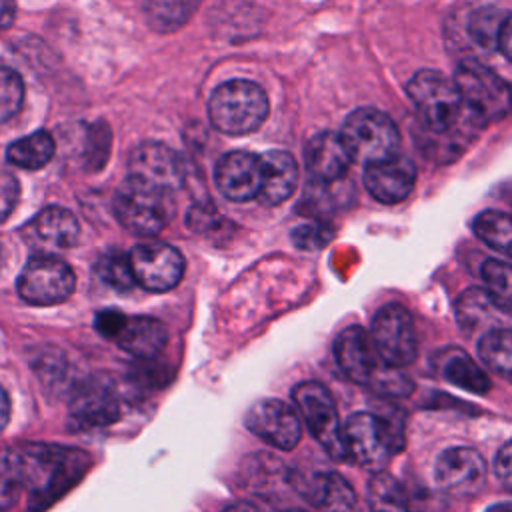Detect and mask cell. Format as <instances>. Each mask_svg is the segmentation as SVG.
<instances>
[{
  "instance_id": "6da1fadb",
  "label": "cell",
  "mask_w": 512,
  "mask_h": 512,
  "mask_svg": "<svg viewBox=\"0 0 512 512\" xmlns=\"http://www.w3.org/2000/svg\"><path fill=\"white\" fill-rule=\"evenodd\" d=\"M16 454L22 488L28 490V504L34 512L44 510L68 492L90 466L86 452L58 444L26 442L16 448Z\"/></svg>"
},
{
  "instance_id": "7a4b0ae2",
  "label": "cell",
  "mask_w": 512,
  "mask_h": 512,
  "mask_svg": "<svg viewBox=\"0 0 512 512\" xmlns=\"http://www.w3.org/2000/svg\"><path fill=\"white\" fill-rule=\"evenodd\" d=\"M346 458L368 472H380L402 448V424L384 410L356 412L342 426Z\"/></svg>"
},
{
  "instance_id": "3957f363",
  "label": "cell",
  "mask_w": 512,
  "mask_h": 512,
  "mask_svg": "<svg viewBox=\"0 0 512 512\" xmlns=\"http://www.w3.org/2000/svg\"><path fill=\"white\" fill-rule=\"evenodd\" d=\"M212 126L228 136L254 132L268 116L266 92L250 80H228L220 84L208 102Z\"/></svg>"
},
{
  "instance_id": "277c9868",
  "label": "cell",
  "mask_w": 512,
  "mask_h": 512,
  "mask_svg": "<svg viewBox=\"0 0 512 512\" xmlns=\"http://www.w3.org/2000/svg\"><path fill=\"white\" fill-rule=\"evenodd\" d=\"M454 82L460 90L464 112L478 126L496 122L512 110V86L478 60H464Z\"/></svg>"
},
{
  "instance_id": "5b68a950",
  "label": "cell",
  "mask_w": 512,
  "mask_h": 512,
  "mask_svg": "<svg viewBox=\"0 0 512 512\" xmlns=\"http://www.w3.org/2000/svg\"><path fill=\"white\" fill-rule=\"evenodd\" d=\"M112 210L122 228L136 236H154L170 222V192L130 178L114 194Z\"/></svg>"
},
{
  "instance_id": "8992f818",
  "label": "cell",
  "mask_w": 512,
  "mask_h": 512,
  "mask_svg": "<svg viewBox=\"0 0 512 512\" xmlns=\"http://www.w3.org/2000/svg\"><path fill=\"white\" fill-rule=\"evenodd\" d=\"M406 92L420 120L432 132L444 134L452 130L460 120V112H464L462 96L456 82L448 80L436 70L416 72L410 78Z\"/></svg>"
},
{
  "instance_id": "52a82bcc",
  "label": "cell",
  "mask_w": 512,
  "mask_h": 512,
  "mask_svg": "<svg viewBox=\"0 0 512 512\" xmlns=\"http://www.w3.org/2000/svg\"><path fill=\"white\" fill-rule=\"evenodd\" d=\"M340 136L352 160L372 164L398 154L400 134L392 118L376 108H358L342 124Z\"/></svg>"
},
{
  "instance_id": "ba28073f",
  "label": "cell",
  "mask_w": 512,
  "mask_h": 512,
  "mask_svg": "<svg viewBox=\"0 0 512 512\" xmlns=\"http://www.w3.org/2000/svg\"><path fill=\"white\" fill-rule=\"evenodd\" d=\"M94 328L100 336L112 340L118 348L138 360L158 356L168 340L166 326L150 316H126L118 310H100L94 316Z\"/></svg>"
},
{
  "instance_id": "9c48e42d",
  "label": "cell",
  "mask_w": 512,
  "mask_h": 512,
  "mask_svg": "<svg viewBox=\"0 0 512 512\" xmlns=\"http://www.w3.org/2000/svg\"><path fill=\"white\" fill-rule=\"evenodd\" d=\"M74 288L76 278L72 268L52 254L32 256L16 280L20 298L32 306L60 304L74 292Z\"/></svg>"
},
{
  "instance_id": "30bf717a",
  "label": "cell",
  "mask_w": 512,
  "mask_h": 512,
  "mask_svg": "<svg viewBox=\"0 0 512 512\" xmlns=\"http://www.w3.org/2000/svg\"><path fill=\"white\" fill-rule=\"evenodd\" d=\"M292 398L308 430L320 442V446L334 460H346L342 426L338 420L336 404L326 386L312 380L300 382L298 386H294Z\"/></svg>"
},
{
  "instance_id": "8fae6325",
  "label": "cell",
  "mask_w": 512,
  "mask_h": 512,
  "mask_svg": "<svg viewBox=\"0 0 512 512\" xmlns=\"http://www.w3.org/2000/svg\"><path fill=\"white\" fill-rule=\"evenodd\" d=\"M378 358L392 368L408 366L416 358V334L410 312L400 304L382 306L370 328Z\"/></svg>"
},
{
  "instance_id": "7c38bea8",
  "label": "cell",
  "mask_w": 512,
  "mask_h": 512,
  "mask_svg": "<svg viewBox=\"0 0 512 512\" xmlns=\"http://www.w3.org/2000/svg\"><path fill=\"white\" fill-rule=\"evenodd\" d=\"M128 256L136 284L150 292L172 290L184 274L182 254L174 246L160 240L140 242L130 250Z\"/></svg>"
},
{
  "instance_id": "4fadbf2b",
  "label": "cell",
  "mask_w": 512,
  "mask_h": 512,
  "mask_svg": "<svg viewBox=\"0 0 512 512\" xmlns=\"http://www.w3.org/2000/svg\"><path fill=\"white\" fill-rule=\"evenodd\" d=\"M70 418L78 428L92 430L114 424L122 416L120 396L108 378L82 380L70 398Z\"/></svg>"
},
{
  "instance_id": "5bb4252c",
  "label": "cell",
  "mask_w": 512,
  "mask_h": 512,
  "mask_svg": "<svg viewBox=\"0 0 512 512\" xmlns=\"http://www.w3.org/2000/svg\"><path fill=\"white\" fill-rule=\"evenodd\" d=\"M246 428L278 450H292L302 436L294 408L276 398H262L246 412Z\"/></svg>"
},
{
  "instance_id": "9a60e30c",
  "label": "cell",
  "mask_w": 512,
  "mask_h": 512,
  "mask_svg": "<svg viewBox=\"0 0 512 512\" xmlns=\"http://www.w3.org/2000/svg\"><path fill=\"white\" fill-rule=\"evenodd\" d=\"M128 172L130 178L170 194L182 186L186 176L180 154L162 142L140 144L130 156Z\"/></svg>"
},
{
  "instance_id": "2e32d148",
  "label": "cell",
  "mask_w": 512,
  "mask_h": 512,
  "mask_svg": "<svg viewBox=\"0 0 512 512\" xmlns=\"http://www.w3.org/2000/svg\"><path fill=\"white\" fill-rule=\"evenodd\" d=\"M436 482L456 498L474 496L486 480V462L474 448L456 446L440 454L434 466Z\"/></svg>"
},
{
  "instance_id": "e0dca14e",
  "label": "cell",
  "mask_w": 512,
  "mask_h": 512,
  "mask_svg": "<svg viewBox=\"0 0 512 512\" xmlns=\"http://www.w3.org/2000/svg\"><path fill=\"white\" fill-rule=\"evenodd\" d=\"M216 188L232 202L258 198L262 186V158L246 150L224 154L214 168Z\"/></svg>"
},
{
  "instance_id": "ac0fdd59",
  "label": "cell",
  "mask_w": 512,
  "mask_h": 512,
  "mask_svg": "<svg viewBox=\"0 0 512 512\" xmlns=\"http://www.w3.org/2000/svg\"><path fill=\"white\" fill-rule=\"evenodd\" d=\"M416 184L414 164L400 154L366 164L364 186L366 190L384 204L402 202Z\"/></svg>"
},
{
  "instance_id": "d6986e66",
  "label": "cell",
  "mask_w": 512,
  "mask_h": 512,
  "mask_svg": "<svg viewBox=\"0 0 512 512\" xmlns=\"http://www.w3.org/2000/svg\"><path fill=\"white\" fill-rule=\"evenodd\" d=\"M376 350L370 334L360 326L344 328L334 340V358L338 368L358 384H370L376 370Z\"/></svg>"
},
{
  "instance_id": "ffe728a7",
  "label": "cell",
  "mask_w": 512,
  "mask_h": 512,
  "mask_svg": "<svg viewBox=\"0 0 512 512\" xmlns=\"http://www.w3.org/2000/svg\"><path fill=\"white\" fill-rule=\"evenodd\" d=\"M304 160L308 174L316 184H332L348 172L352 156L340 134L318 132L308 140Z\"/></svg>"
},
{
  "instance_id": "44dd1931",
  "label": "cell",
  "mask_w": 512,
  "mask_h": 512,
  "mask_svg": "<svg viewBox=\"0 0 512 512\" xmlns=\"http://www.w3.org/2000/svg\"><path fill=\"white\" fill-rule=\"evenodd\" d=\"M28 242L46 250H64L76 244L80 226L76 216L62 206H48L40 210L24 228Z\"/></svg>"
},
{
  "instance_id": "7402d4cb",
  "label": "cell",
  "mask_w": 512,
  "mask_h": 512,
  "mask_svg": "<svg viewBox=\"0 0 512 512\" xmlns=\"http://www.w3.org/2000/svg\"><path fill=\"white\" fill-rule=\"evenodd\" d=\"M262 158V186L258 200L264 206H278L286 202L298 182V166L286 150H268Z\"/></svg>"
},
{
  "instance_id": "603a6c76",
  "label": "cell",
  "mask_w": 512,
  "mask_h": 512,
  "mask_svg": "<svg viewBox=\"0 0 512 512\" xmlns=\"http://www.w3.org/2000/svg\"><path fill=\"white\" fill-rule=\"evenodd\" d=\"M306 496L320 512H360L352 486L336 472L316 474Z\"/></svg>"
},
{
  "instance_id": "cb8c5ba5",
  "label": "cell",
  "mask_w": 512,
  "mask_h": 512,
  "mask_svg": "<svg viewBox=\"0 0 512 512\" xmlns=\"http://www.w3.org/2000/svg\"><path fill=\"white\" fill-rule=\"evenodd\" d=\"M438 368L450 384L462 390L474 394H484L490 390V378L486 376V372L462 350H444L438 358Z\"/></svg>"
},
{
  "instance_id": "d4e9b609",
  "label": "cell",
  "mask_w": 512,
  "mask_h": 512,
  "mask_svg": "<svg viewBox=\"0 0 512 512\" xmlns=\"http://www.w3.org/2000/svg\"><path fill=\"white\" fill-rule=\"evenodd\" d=\"M54 150H56V144L50 132L36 130L24 138L14 140L6 148V160L18 168L38 170L52 160Z\"/></svg>"
},
{
  "instance_id": "484cf974",
  "label": "cell",
  "mask_w": 512,
  "mask_h": 512,
  "mask_svg": "<svg viewBox=\"0 0 512 512\" xmlns=\"http://www.w3.org/2000/svg\"><path fill=\"white\" fill-rule=\"evenodd\" d=\"M478 354L500 378L512 382V328H492L480 336Z\"/></svg>"
},
{
  "instance_id": "4316f807",
  "label": "cell",
  "mask_w": 512,
  "mask_h": 512,
  "mask_svg": "<svg viewBox=\"0 0 512 512\" xmlns=\"http://www.w3.org/2000/svg\"><path fill=\"white\" fill-rule=\"evenodd\" d=\"M370 512H410L404 488L388 472H374L368 482Z\"/></svg>"
},
{
  "instance_id": "83f0119b",
  "label": "cell",
  "mask_w": 512,
  "mask_h": 512,
  "mask_svg": "<svg viewBox=\"0 0 512 512\" xmlns=\"http://www.w3.org/2000/svg\"><path fill=\"white\" fill-rule=\"evenodd\" d=\"M474 232L484 244L512 258V216L510 214H504L498 210H486L476 216Z\"/></svg>"
},
{
  "instance_id": "f1b7e54d",
  "label": "cell",
  "mask_w": 512,
  "mask_h": 512,
  "mask_svg": "<svg viewBox=\"0 0 512 512\" xmlns=\"http://www.w3.org/2000/svg\"><path fill=\"white\" fill-rule=\"evenodd\" d=\"M482 278L492 304L512 316V264L502 260H486L482 266Z\"/></svg>"
},
{
  "instance_id": "f546056e",
  "label": "cell",
  "mask_w": 512,
  "mask_h": 512,
  "mask_svg": "<svg viewBox=\"0 0 512 512\" xmlns=\"http://www.w3.org/2000/svg\"><path fill=\"white\" fill-rule=\"evenodd\" d=\"M492 310H498L488 292L480 290V288H470L464 294H460L458 302H456V318L462 330L466 332H474L476 328H482L490 318H492Z\"/></svg>"
},
{
  "instance_id": "4dcf8cb0",
  "label": "cell",
  "mask_w": 512,
  "mask_h": 512,
  "mask_svg": "<svg viewBox=\"0 0 512 512\" xmlns=\"http://www.w3.org/2000/svg\"><path fill=\"white\" fill-rule=\"evenodd\" d=\"M194 0H146L148 24L158 32L178 30L192 14Z\"/></svg>"
},
{
  "instance_id": "1f68e13d",
  "label": "cell",
  "mask_w": 512,
  "mask_h": 512,
  "mask_svg": "<svg viewBox=\"0 0 512 512\" xmlns=\"http://www.w3.org/2000/svg\"><path fill=\"white\" fill-rule=\"evenodd\" d=\"M504 18L500 16V12L492 6L486 8H478L468 16V36L470 40L482 48V50H498V36H500V28H502Z\"/></svg>"
},
{
  "instance_id": "d6a6232c",
  "label": "cell",
  "mask_w": 512,
  "mask_h": 512,
  "mask_svg": "<svg viewBox=\"0 0 512 512\" xmlns=\"http://www.w3.org/2000/svg\"><path fill=\"white\" fill-rule=\"evenodd\" d=\"M94 270H96L98 278L114 290L126 292L136 284L128 254H122V252H116V250L106 252L96 260Z\"/></svg>"
},
{
  "instance_id": "836d02e7",
  "label": "cell",
  "mask_w": 512,
  "mask_h": 512,
  "mask_svg": "<svg viewBox=\"0 0 512 512\" xmlns=\"http://www.w3.org/2000/svg\"><path fill=\"white\" fill-rule=\"evenodd\" d=\"M24 102V84L18 72L0 66V122L14 118Z\"/></svg>"
},
{
  "instance_id": "e575fe53",
  "label": "cell",
  "mask_w": 512,
  "mask_h": 512,
  "mask_svg": "<svg viewBox=\"0 0 512 512\" xmlns=\"http://www.w3.org/2000/svg\"><path fill=\"white\" fill-rule=\"evenodd\" d=\"M22 488V474L16 450L0 446V510L8 508Z\"/></svg>"
},
{
  "instance_id": "d590c367",
  "label": "cell",
  "mask_w": 512,
  "mask_h": 512,
  "mask_svg": "<svg viewBox=\"0 0 512 512\" xmlns=\"http://www.w3.org/2000/svg\"><path fill=\"white\" fill-rule=\"evenodd\" d=\"M332 238V230L320 222L302 224L292 230V242L300 250H318L324 244H328Z\"/></svg>"
},
{
  "instance_id": "8d00e7d4",
  "label": "cell",
  "mask_w": 512,
  "mask_h": 512,
  "mask_svg": "<svg viewBox=\"0 0 512 512\" xmlns=\"http://www.w3.org/2000/svg\"><path fill=\"white\" fill-rule=\"evenodd\" d=\"M20 200V184L14 174L0 170V224L14 212Z\"/></svg>"
},
{
  "instance_id": "74e56055",
  "label": "cell",
  "mask_w": 512,
  "mask_h": 512,
  "mask_svg": "<svg viewBox=\"0 0 512 512\" xmlns=\"http://www.w3.org/2000/svg\"><path fill=\"white\" fill-rule=\"evenodd\" d=\"M494 470H496V476L502 482V486L512 492V440L500 448V452L494 460Z\"/></svg>"
},
{
  "instance_id": "f35d334b",
  "label": "cell",
  "mask_w": 512,
  "mask_h": 512,
  "mask_svg": "<svg viewBox=\"0 0 512 512\" xmlns=\"http://www.w3.org/2000/svg\"><path fill=\"white\" fill-rule=\"evenodd\" d=\"M498 50L512 62V16L504 18L500 36H498Z\"/></svg>"
},
{
  "instance_id": "ab89813d",
  "label": "cell",
  "mask_w": 512,
  "mask_h": 512,
  "mask_svg": "<svg viewBox=\"0 0 512 512\" xmlns=\"http://www.w3.org/2000/svg\"><path fill=\"white\" fill-rule=\"evenodd\" d=\"M16 16V2L14 0H0V30L12 26Z\"/></svg>"
},
{
  "instance_id": "60d3db41",
  "label": "cell",
  "mask_w": 512,
  "mask_h": 512,
  "mask_svg": "<svg viewBox=\"0 0 512 512\" xmlns=\"http://www.w3.org/2000/svg\"><path fill=\"white\" fill-rule=\"evenodd\" d=\"M222 512H262V508L248 502V500H236V502L228 504Z\"/></svg>"
},
{
  "instance_id": "b9f144b4",
  "label": "cell",
  "mask_w": 512,
  "mask_h": 512,
  "mask_svg": "<svg viewBox=\"0 0 512 512\" xmlns=\"http://www.w3.org/2000/svg\"><path fill=\"white\" fill-rule=\"evenodd\" d=\"M8 418H10V400H8L6 392L0 388V432L8 424Z\"/></svg>"
},
{
  "instance_id": "7bdbcfd3",
  "label": "cell",
  "mask_w": 512,
  "mask_h": 512,
  "mask_svg": "<svg viewBox=\"0 0 512 512\" xmlns=\"http://www.w3.org/2000/svg\"><path fill=\"white\" fill-rule=\"evenodd\" d=\"M486 512H512V504H494Z\"/></svg>"
},
{
  "instance_id": "ee69618b",
  "label": "cell",
  "mask_w": 512,
  "mask_h": 512,
  "mask_svg": "<svg viewBox=\"0 0 512 512\" xmlns=\"http://www.w3.org/2000/svg\"><path fill=\"white\" fill-rule=\"evenodd\" d=\"M288 512H304V510H300V508H292V510H288Z\"/></svg>"
}]
</instances>
